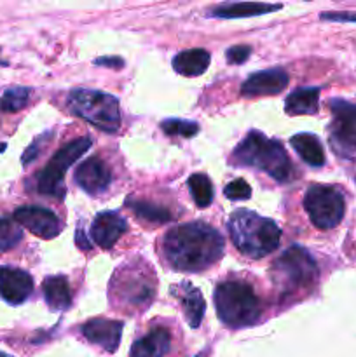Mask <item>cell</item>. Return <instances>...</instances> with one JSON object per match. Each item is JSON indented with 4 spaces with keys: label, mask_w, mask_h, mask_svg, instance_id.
<instances>
[{
    "label": "cell",
    "mask_w": 356,
    "mask_h": 357,
    "mask_svg": "<svg viewBox=\"0 0 356 357\" xmlns=\"http://www.w3.org/2000/svg\"><path fill=\"white\" fill-rule=\"evenodd\" d=\"M223 194L230 201H246L251 195V188L243 178H237V180L230 181L225 188H223Z\"/></svg>",
    "instance_id": "obj_29"
},
{
    "label": "cell",
    "mask_w": 356,
    "mask_h": 357,
    "mask_svg": "<svg viewBox=\"0 0 356 357\" xmlns=\"http://www.w3.org/2000/svg\"><path fill=\"white\" fill-rule=\"evenodd\" d=\"M290 145L293 146L300 159L307 162L313 167H321L325 164V152L321 146L320 139L309 132H302V135H295L290 139Z\"/></svg>",
    "instance_id": "obj_23"
},
{
    "label": "cell",
    "mask_w": 356,
    "mask_h": 357,
    "mask_svg": "<svg viewBox=\"0 0 356 357\" xmlns=\"http://www.w3.org/2000/svg\"><path fill=\"white\" fill-rule=\"evenodd\" d=\"M234 246L251 260L267 257L279 246L281 229L272 220L248 209L232 213L227 223Z\"/></svg>",
    "instance_id": "obj_2"
},
{
    "label": "cell",
    "mask_w": 356,
    "mask_h": 357,
    "mask_svg": "<svg viewBox=\"0 0 356 357\" xmlns=\"http://www.w3.org/2000/svg\"><path fill=\"white\" fill-rule=\"evenodd\" d=\"M187 183L195 206H199V208H208L213 201V185L209 181V178L206 174L198 173L192 174Z\"/></svg>",
    "instance_id": "obj_24"
},
{
    "label": "cell",
    "mask_w": 356,
    "mask_h": 357,
    "mask_svg": "<svg viewBox=\"0 0 356 357\" xmlns=\"http://www.w3.org/2000/svg\"><path fill=\"white\" fill-rule=\"evenodd\" d=\"M112 293L121 298L124 305L145 307L156 295V279L152 272H145L140 267H126L115 272L112 281Z\"/></svg>",
    "instance_id": "obj_9"
},
{
    "label": "cell",
    "mask_w": 356,
    "mask_h": 357,
    "mask_svg": "<svg viewBox=\"0 0 356 357\" xmlns=\"http://www.w3.org/2000/svg\"><path fill=\"white\" fill-rule=\"evenodd\" d=\"M126 230H128V223L119 213H100L91 225V239L103 250H112Z\"/></svg>",
    "instance_id": "obj_15"
},
{
    "label": "cell",
    "mask_w": 356,
    "mask_h": 357,
    "mask_svg": "<svg viewBox=\"0 0 356 357\" xmlns=\"http://www.w3.org/2000/svg\"><path fill=\"white\" fill-rule=\"evenodd\" d=\"M223 237L202 222L185 223L168 230L163 257L178 272H201L223 255Z\"/></svg>",
    "instance_id": "obj_1"
},
{
    "label": "cell",
    "mask_w": 356,
    "mask_h": 357,
    "mask_svg": "<svg viewBox=\"0 0 356 357\" xmlns=\"http://www.w3.org/2000/svg\"><path fill=\"white\" fill-rule=\"evenodd\" d=\"M42 291H44L45 302L52 310H65L72 305V293H70L68 281L63 275L45 278L42 282Z\"/></svg>",
    "instance_id": "obj_22"
},
{
    "label": "cell",
    "mask_w": 356,
    "mask_h": 357,
    "mask_svg": "<svg viewBox=\"0 0 356 357\" xmlns=\"http://www.w3.org/2000/svg\"><path fill=\"white\" fill-rule=\"evenodd\" d=\"M170 333L164 328H156L133 344L131 357H164L170 351Z\"/></svg>",
    "instance_id": "obj_19"
},
{
    "label": "cell",
    "mask_w": 356,
    "mask_h": 357,
    "mask_svg": "<svg viewBox=\"0 0 356 357\" xmlns=\"http://www.w3.org/2000/svg\"><path fill=\"white\" fill-rule=\"evenodd\" d=\"M281 9L279 3H258V2H237V3H222L209 10L208 16L212 17H225V20H234V17H251L260 16V14L274 13Z\"/></svg>",
    "instance_id": "obj_18"
},
{
    "label": "cell",
    "mask_w": 356,
    "mask_h": 357,
    "mask_svg": "<svg viewBox=\"0 0 356 357\" xmlns=\"http://www.w3.org/2000/svg\"><path fill=\"white\" fill-rule=\"evenodd\" d=\"M96 65L115 66V68H121V66L124 65V61H122L121 58H100V59H96Z\"/></svg>",
    "instance_id": "obj_33"
},
{
    "label": "cell",
    "mask_w": 356,
    "mask_h": 357,
    "mask_svg": "<svg viewBox=\"0 0 356 357\" xmlns=\"http://www.w3.org/2000/svg\"><path fill=\"white\" fill-rule=\"evenodd\" d=\"M21 239H23V232H21L20 225L13 220L0 218V253L16 248Z\"/></svg>",
    "instance_id": "obj_27"
},
{
    "label": "cell",
    "mask_w": 356,
    "mask_h": 357,
    "mask_svg": "<svg viewBox=\"0 0 356 357\" xmlns=\"http://www.w3.org/2000/svg\"><path fill=\"white\" fill-rule=\"evenodd\" d=\"M70 112L105 132H115L121 126L117 98L101 91L73 89L66 100Z\"/></svg>",
    "instance_id": "obj_6"
},
{
    "label": "cell",
    "mask_w": 356,
    "mask_h": 357,
    "mask_svg": "<svg viewBox=\"0 0 356 357\" xmlns=\"http://www.w3.org/2000/svg\"><path fill=\"white\" fill-rule=\"evenodd\" d=\"M330 146L337 155L351 159L356 155V105L344 100H332Z\"/></svg>",
    "instance_id": "obj_10"
},
{
    "label": "cell",
    "mask_w": 356,
    "mask_h": 357,
    "mask_svg": "<svg viewBox=\"0 0 356 357\" xmlns=\"http://www.w3.org/2000/svg\"><path fill=\"white\" fill-rule=\"evenodd\" d=\"M285 110L290 115H313L320 110V89L302 87L286 98Z\"/></svg>",
    "instance_id": "obj_21"
},
{
    "label": "cell",
    "mask_w": 356,
    "mask_h": 357,
    "mask_svg": "<svg viewBox=\"0 0 356 357\" xmlns=\"http://www.w3.org/2000/svg\"><path fill=\"white\" fill-rule=\"evenodd\" d=\"M212 56L205 49H188V51L178 52L173 58L175 72L184 77H199L206 72L209 66Z\"/></svg>",
    "instance_id": "obj_20"
},
{
    "label": "cell",
    "mask_w": 356,
    "mask_h": 357,
    "mask_svg": "<svg viewBox=\"0 0 356 357\" xmlns=\"http://www.w3.org/2000/svg\"><path fill=\"white\" fill-rule=\"evenodd\" d=\"M286 86H288V73L281 68H271L248 77L241 87V93L248 98L272 96L281 93Z\"/></svg>",
    "instance_id": "obj_13"
},
{
    "label": "cell",
    "mask_w": 356,
    "mask_h": 357,
    "mask_svg": "<svg viewBox=\"0 0 356 357\" xmlns=\"http://www.w3.org/2000/svg\"><path fill=\"white\" fill-rule=\"evenodd\" d=\"M28 98H30V89H27V87H10L0 98V110L7 112V114L23 110L28 105Z\"/></svg>",
    "instance_id": "obj_25"
},
{
    "label": "cell",
    "mask_w": 356,
    "mask_h": 357,
    "mask_svg": "<svg viewBox=\"0 0 356 357\" xmlns=\"http://www.w3.org/2000/svg\"><path fill=\"white\" fill-rule=\"evenodd\" d=\"M250 52L251 49L248 45H234V47L227 51V61L234 63V65H241V63H244L250 58Z\"/></svg>",
    "instance_id": "obj_31"
},
{
    "label": "cell",
    "mask_w": 356,
    "mask_h": 357,
    "mask_svg": "<svg viewBox=\"0 0 356 357\" xmlns=\"http://www.w3.org/2000/svg\"><path fill=\"white\" fill-rule=\"evenodd\" d=\"M232 160L236 166H248L262 169L272 180L285 183L292 178V160L286 155L278 139H271L258 131H250L243 142L234 149Z\"/></svg>",
    "instance_id": "obj_3"
},
{
    "label": "cell",
    "mask_w": 356,
    "mask_h": 357,
    "mask_svg": "<svg viewBox=\"0 0 356 357\" xmlns=\"http://www.w3.org/2000/svg\"><path fill=\"white\" fill-rule=\"evenodd\" d=\"M17 225L30 230L34 236L40 239H54L61 234L63 225L58 216L51 209L40 208V206H23L17 208L13 215Z\"/></svg>",
    "instance_id": "obj_11"
},
{
    "label": "cell",
    "mask_w": 356,
    "mask_h": 357,
    "mask_svg": "<svg viewBox=\"0 0 356 357\" xmlns=\"http://www.w3.org/2000/svg\"><path fill=\"white\" fill-rule=\"evenodd\" d=\"M304 208L314 227L330 230L337 227L344 216V197L335 188L314 185L304 197Z\"/></svg>",
    "instance_id": "obj_8"
},
{
    "label": "cell",
    "mask_w": 356,
    "mask_h": 357,
    "mask_svg": "<svg viewBox=\"0 0 356 357\" xmlns=\"http://www.w3.org/2000/svg\"><path fill=\"white\" fill-rule=\"evenodd\" d=\"M122 328H124V324L121 321L91 319L86 324H82L80 331L91 344L100 345L108 352H115L121 344Z\"/></svg>",
    "instance_id": "obj_16"
},
{
    "label": "cell",
    "mask_w": 356,
    "mask_h": 357,
    "mask_svg": "<svg viewBox=\"0 0 356 357\" xmlns=\"http://www.w3.org/2000/svg\"><path fill=\"white\" fill-rule=\"evenodd\" d=\"M271 279L281 295L306 291L316 282L318 265L304 248L292 246L274 260Z\"/></svg>",
    "instance_id": "obj_5"
},
{
    "label": "cell",
    "mask_w": 356,
    "mask_h": 357,
    "mask_svg": "<svg viewBox=\"0 0 356 357\" xmlns=\"http://www.w3.org/2000/svg\"><path fill=\"white\" fill-rule=\"evenodd\" d=\"M34 291V279L21 268L2 265L0 267V298L10 305H21Z\"/></svg>",
    "instance_id": "obj_12"
},
{
    "label": "cell",
    "mask_w": 356,
    "mask_h": 357,
    "mask_svg": "<svg viewBox=\"0 0 356 357\" xmlns=\"http://www.w3.org/2000/svg\"><path fill=\"white\" fill-rule=\"evenodd\" d=\"M215 307L220 321L236 330L255 324L262 314L260 300L241 281H225L216 286Z\"/></svg>",
    "instance_id": "obj_4"
},
{
    "label": "cell",
    "mask_w": 356,
    "mask_h": 357,
    "mask_svg": "<svg viewBox=\"0 0 356 357\" xmlns=\"http://www.w3.org/2000/svg\"><path fill=\"white\" fill-rule=\"evenodd\" d=\"M75 181L87 194L100 195L108 188L112 176L103 160L98 159V157H91L77 167Z\"/></svg>",
    "instance_id": "obj_14"
},
{
    "label": "cell",
    "mask_w": 356,
    "mask_h": 357,
    "mask_svg": "<svg viewBox=\"0 0 356 357\" xmlns=\"http://www.w3.org/2000/svg\"><path fill=\"white\" fill-rule=\"evenodd\" d=\"M161 129L170 136H184L192 138L199 132V126L191 121H181V119H168L161 122Z\"/></svg>",
    "instance_id": "obj_28"
},
{
    "label": "cell",
    "mask_w": 356,
    "mask_h": 357,
    "mask_svg": "<svg viewBox=\"0 0 356 357\" xmlns=\"http://www.w3.org/2000/svg\"><path fill=\"white\" fill-rule=\"evenodd\" d=\"M91 149V138L84 136V138H77L70 142L68 145L61 146L58 152L52 155V159L45 164L42 171H38L35 176V188L38 194L47 195V197H58L61 199L66 194L65 183L63 178L68 167L80 159L82 153H86Z\"/></svg>",
    "instance_id": "obj_7"
},
{
    "label": "cell",
    "mask_w": 356,
    "mask_h": 357,
    "mask_svg": "<svg viewBox=\"0 0 356 357\" xmlns=\"http://www.w3.org/2000/svg\"><path fill=\"white\" fill-rule=\"evenodd\" d=\"M77 246L82 248V250H89L91 243H87L86 236H84V230L82 229H77Z\"/></svg>",
    "instance_id": "obj_34"
},
{
    "label": "cell",
    "mask_w": 356,
    "mask_h": 357,
    "mask_svg": "<svg viewBox=\"0 0 356 357\" xmlns=\"http://www.w3.org/2000/svg\"><path fill=\"white\" fill-rule=\"evenodd\" d=\"M128 206L133 209L135 215H138L140 218L147 220V222L154 223H164L171 220V213L166 208H161V206L149 204V202H131L128 201Z\"/></svg>",
    "instance_id": "obj_26"
},
{
    "label": "cell",
    "mask_w": 356,
    "mask_h": 357,
    "mask_svg": "<svg viewBox=\"0 0 356 357\" xmlns=\"http://www.w3.org/2000/svg\"><path fill=\"white\" fill-rule=\"evenodd\" d=\"M321 20L325 21H356V16L349 13H323Z\"/></svg>",
    "instance_id": "obj_32"
},
{
    "label": "cell",
    "mask_w": 356,
    "mask_h": 357,
    "mask_svg": "<svg viewBox=\"0 0 356 357\" xmlns=\"http://www.w3.org/2000/svg\"><path fill=\"white\" fill-rule=\"evenodd\" d=\"M49 136H51V132H45V135L38 136V138H35V142L31 143V145L28 146L27 150H24L23 157H21V162H23L24 166H27V164H30V162H34V160L37 159L38 153L42 152L44 145H45V143H47Z\"/></svg>",
    "instance_id": "obj_30"
},
{
    "label": "cell",
    "mask_w": 356,
    "mask_h": 357,
    "mask_svg": "<svg viewBox=\"0 0 356 357\" xmlns=\"http://www.w3.org/2000/svg\"><path fill=\"white\" fill-rule=\"evenodd\" d=\"M171 291H178V293H173V295L180 300L181 309H184V314L185 317H187L188 324H191L192 328H199V324H201L202 321V316H205V307H206L201 291H199L198 288H194V286L188 284V282H184V284L178 286V288L177 286H173Z\"/></svg>",
    "instance_id": "obj_17"
},
{
    "label": "cell",
    "mask_w": 356,
    "mask_h": 357,
    "mask_svg": "<svg viewBox=\"0 0 356 357\" xmlns=\"http://www.w3.org/2000/svg\"><path fill=\"white\" fill-rule=\"evenodd\" d=\"M0 357H7L6 354H3V352H0Z\"/></svg>",
    "instance_id": "obj_35"
}]
</instances>
